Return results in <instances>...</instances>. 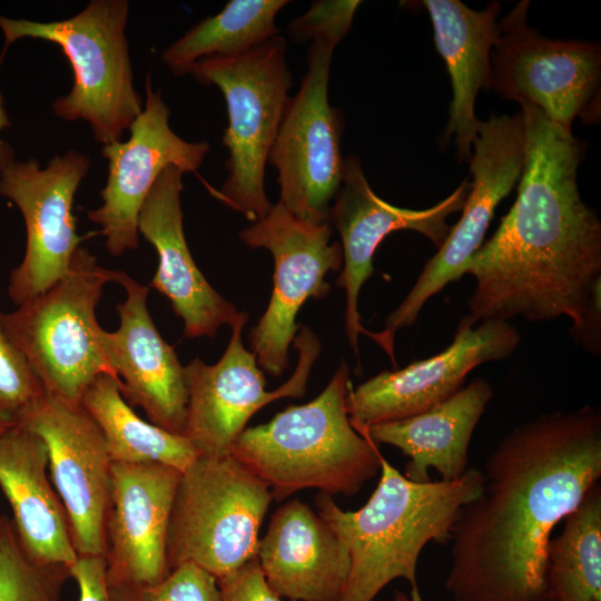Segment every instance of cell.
Wrapping results in <instances>:
<instances>
[{"mask_svg":"<svg viewBox=\"0 0 601 601\" xmlns=\"http://www.w3.org/2000/svg\"><path fill=\"white\" fill-rule=\"evenodd\" d=\"M269 486L230 454L181 473L167 532L169 572L194 563L219 580L257 556Z\"/></svg>","mask_w":601,"mask_h":601,"instance_id":"obj_8","label":"cell"},{"mask_svg":"<svg viewBox=\"0 0 601 601\" xmlns=\"http://www.w3.org/2000/svg\"><path fill=\"white\" fill-rule=\"evenodd\" d=\"M184 174L176 166L161 171L140 209L138 231L158 255L150 287L170 300L184 322V337H214L221 325L233 326L246 314L211 287L193 259L180 207Z\"/></svg>","mask_w":601,"mask_h":601,"instance_id":"obj_21","label":"cell"},{"mask_svg":"<svg viewBox=\"0 0 601 601\" xmlns=\"http://www.w3.org/2000/svg\"><path fill=\"white\" fill-rule=\"evenodd\" d=\"M519 331L509 322L485 321L476 327L459 323L452 343L442 352L396 371H383L347 394L354 428L402 420L444 402L479 365L501 361L516 349Z\"/></svg>","mask_w":601,"mask_h":601,"instance_id":"obj_18","label":"cell"},{"mask_svg":"<svg viewBox=\"0 0 601 601\" xmlns=\"http://www.w3.org/2000/svg\"><path fill=\"white\" fill-rule=\"evenodd\" d=\"M110 601H221L215 577L194 563L173 569L152 584L108 585Z\"/></svg>","mask_w":601,"mask_h":601,"instance_id":"obj_31","label":"cell"},{"mask_svg":"<svg viewBox=\"0 0 601 601\" xmlns=\"http://www.w3.org/2000/svg\"><path fill=\"white\" fill-rule=\"evenodd\" d=\"M43 440L20 425L0 433V489L6 495L20 548L41 565L75 566L73 546L63 504L49 483Z\"/></svg>","mask_w":601,"mask_h":601,"instance_id":"obj_23","label":"cell"},{"mask_svg":"<svg viewBox=\"0 0 601 601\" xmlns=\"http://www.w3.org/2000/svg\"><path fill=\"white\" fill-rule=\"evenodd\" d=\"M114 270L79 247L68 273L48 290L2 314L11 341L28 359L46 394L80 403L96 377H116L104 347L96 307ZM117 378V377H116Z\"/></svg>","mask_w":601,"mask_h":601,"instance_id":"obj_6","label":"cell"},{"mask_svg":"<svg viewBox=\"0 0 601 601\" xmlns=\"http://www.w3.org/2000/svg\"><path fill=\"white\" fill-rule=\"evenodd\" d=\"M145 90L146 101L129 127V139L101 147L108 160V178L100 191L102 205L88 211L89 220L101 227L106 248L114 256L138 247V216L161 171L168 166L196 171L210 149L206 141H186L173 131L170 110L160 90L152 88L150 75Z\"/></svg>","mask_w":601,"mask_h":601,"instance_id":"obj_16","label":"cell"},{"mask_svg":"<svg viewBox=\"0 0 601 601\" xmlns=\"http://www.w3.org/2000/svg\"><path fill=\"white\" fill-rule=\"evenodd\" d=\"M45 395L28 359L8 336L0 312V418L19 423Z\"/></svg>","mask_w":601,"mask_h":601,"instance_id":"obj_30","label":"cell"},{"mask_svg":"<svg viewBox=\"0 0 601 601\" xmlns=\"http://www.w3.org/2000/svg\"><path fill=\"white\" fill-rule=\"evenodd\" d=\"M14 425L47 445L48 467L78 556L106 558L112 462L96 422L80 403L46 394Z\"/></svg>","mask_w":601,"mask_h":601,"instance_id":"obj_15","label":"cell"},{"mask_svg":"<svg viewBox=\"0 0 601 601\" xmlns=\"http://www.w3.org/2000/svg\"><path fill=\"white\" fill-rule=\"evenodd\" d=\"M345 363L324 391L303 405H289L269 422L246 427L230 455L280 501L304 489L352 496L380 471L381 452L352 425Z\"/></svg>","mask_w":601,"mask_h":601,"instance_id":"obj_4","label":"cell"},{"mask_svg":"<svg viewBox=\"0 0 601 601\" xmlns=\"http://www.w3.org/2000/svg\"><path fill=\"white\" fill-rule=\"evenodd\" d=\"M79 588L78 601H110L106 579V558L78 556L71 569Z\"/></svg>","mask_w":601,"mask_h":601,"instance_id":"obj_34","label":"cell"},{"mask_svg":"<svg viewBox=\"0 0 601 601\" xmlns=\"http://www.w3.org/2000/svg\"><path fill=\"white\" fill-rule=\"evenodd\" d=\"M529 1L499 22L491 51L489 89L530 105L572 131L577 118L600 119L601 48L587 41L551 40L526 23Z\"/></svg>","mask_w":601,"mask_h":601,"instance_id":"obj_9","label":"cell"},{"mask_svg":"<svg viewBox=\"0 0 601 601\" xmlns=\"http://www.w3.org/2000/svg\"><path fill=\"white\" fill-rule=\"evenodd\" d=\"M128 17L127 0H92L73 17L51 22L0 16L4 37L0 65L19 39L58 45L70 62L73 85L68 95L53 101V112L68 121L89 122L101 145L119 141L144 108L134 86L126 38Z\"/></svg>","mask_w":601,"mask_h":601,"instance_id":"obj_5","label":"cell"},{"mask_svg":"<svg viewBox=\"0 0 601 601\" xmlns=\"http://www.w3.org/2000/svg\"><path fill=\"white\" fill-rule=\"evenodd\" d=\"M492 397L490 383L476 378L420 414L355 430L406 455L410 461L404 475L408 480L428 482L430 469H434L441 481H456L467 471L470 442Z\"/></svg>","mask_w":601,"mask_h":601,"instance_id":"obj_24","label":"cell"},{"mask_svg":"<svg viewBox=\"0 0 601 601\" xmlns=\"http://www.w3.org/2000/svg\"><path fill=\"white\" fill-rule=\"evenodd\" d=\"M114 282L125 288L126 299L116 306L118 329L104 332V347L120 393L130 406H140L150 423L183 435L188 402L184 366L152 322L149 287L120 270H114Z\"/></svg>","mask_w":601,"mask_h":601,"instance_id":"obj_20","label":"cell"},{"mask_svg":"<svg viewBox=\"0 0 601 601\" xmlns=\"http://www.w3.org/2000/svg\"><path fill=\"white\" fill-rule=\"evenodd\" d=\"M247 321L245 315L231 326V338L216 364L208 365L195 358L184 366L188 402L183 435L199 456L229 455L235 441L258 410L282 397L303 396L312 366L319 355L318 338L302 326L294 338L298 351L295 372L280 387L268 392L255 355L242 341Z\"/></svg>","mask_w":601,"mask_h":601,"instance_id":"obj_14","label":"cell"},{"mask_svg":"<svg viewBox=\"0 0 601 601\" xmlns=\"http://www.w3.org/2000/svg\"><path fill=\"white\" fill-rule=\"evenodd\" d=\"M89 168L88 156L76 150L56 155L41 168L36 159L16 160L7 141L0 148V196L17 205L27 229L24 258L8 287L16 305L45 293L68 273L82 240L73 198Z\"/></svg>","mask_w":601,"mask_h":601,"instance_id":"obj_12","label":"cell"},{"mask_svg":"<svg viewBox=\"0 0 601 601\" xmlns=\"http://www.w3.org/2000/svg\"><path fill=\"white\" fill-rule=\"evenodd\" d=\"M71 570L30 561L19 545L11 520L0 516V601H60Z\"/></svg>","mask_w":601,"mask_h":601,"instance_id":"obj_29","label":"cell"},{"mask_svg":"<svg viewBox=\"0 0 601 601\" xmlns=\"http://www.w3.org/2000/svg\"><path fill=\"white\" fill-rule=\"evenodd\" d=\"M434 29V42L442 56L452 85L450 119L444 139L454 136L457 157H472L479 119L475 99L480 89H489L490 59L499 36L501 4L491 1L483 10H473L459 0H425Z\"/></svg>","mask_w":601,"mask_h":601,"instance_id":"obj_25","label":"cell"},{"mask_svg":"<svg viewBox=\"0 0 601 601\" xmlns=\"http://www.w3.org/2000/svg\"><path fill=\"white\" fill-rule=\"evenodd\" d=\"M286 51L285 38L276 36L242 56L203 59L189 72L225 97L228 127L223 144L228 158L220 199L254 223L273 207L265 191V167L289 99Z\"/></svg>","mask_w":601,"mask_h":601,"instance_id":"obj_7","label":"cell"},{"mask_svg":"<svg viewBox=\"0 0 601 601\" xmlns=\"http://www.w3.org/2000/svg\"><path fill=\"white\" fill-rule=\"evenodd\" d=\"M482 474L481 493L451 531L445 589L452 601H541L552 531L601 477L600 410L584 405L518 425Z\"/></svg>","mask_w":601,"mask_h":601,"instance_id":"obj_1","label":"cell"},{"mask_svg":"<svg viewBox=\"0 0 601 601\" xmlns=\"http://www.w3.org/2000/svg\"><path fill=\"white\" fill-rule=\"evenodd\" d=\"M473 148L470 159L473 180L461 218L425 264L404 300L387 316L385 328L374 332L372 339L385 349L394 365L395 333L412 326L432 296L466 274L469 260L482 246L496 206L520 179L525 157L521 111L479 120Z\"/></svg>","mask_w":601,"mask_h":601,"instance_id":"obj_10","label":"cell"},{"mask_svg":"<svg viewBox=\"0 0 601 601\" xmlns=\"http://www.w3.org/2000/svg\"><path fill=\"white\" fill-rule=\"evenodd\" d=\"M381 479L366 504L342 510L319 492L317 514L345 543L351 569L339 601H373L393 580L405 579L411 601H424L417 562L428 542L447 543L461 508L482 491L483 474L467 469L456 481L408 480L382 454Z\"/></svg>","mask_w":601,"mask_h":601,"instance_id":"obj_3","label":"cell"},{"mask_svg":"<svg viewBox=\"0 0 601 601\" xmlns=\"http://www.w3.org/2000/svg\"><path fill=\"white\" fill-rule=\"evenodd\" d=\"M466 179L445 199L425 209L393 206L370 187L361 160L355 155L344 158L339 190L333 200L328 221L339 233L344 269L336 283L346 292L345 335L358 356V335L371 337L358 313V295L373 275V257L383 239L395 230H414L440 248L450 233L447 217L462 211L470 193Z\"/></svg>","mask_w":601,"mask_h":601,"instance_id":"obj_17","label":"cell"},{"mask_svg":"<svg viewBox=\"0 0 601 601\" xmlns=\"http://www.w3.org/2000/svg\"><path fill=\"white\" fill-rule=\"evenodd\" d=\"M10 126V120H9V117L6 112V109L3 107V97L2 95L0 93V132L8 128ZM4 141H2L0 139V146L3 144Z\"/></svg>","mask_w":601,"mask_h":601,"instance_id":"obj_35","label":"cell"},{"mask_svg":"<svg viewBox=\"0 0 601 601\" xmlns=\"http://www.w3.org/2000/svg\"><path fill=\"white\" fill-rule=\"evenodd\" d=\"M329 221L298 219L279 201L260 220L239 233L252 248H266L274 258V287L267 309L249 333L252 353L263 371L280 376L288 367V347L294 341L296 315L309 298H324L331 290L329 270H339L343 250L329 243Z\"/></svg>","mask_w":601,"mask_h":601,"instance_id":"obj_13","label":"cell"},{"mask_svg":"<svg viewBox=\"0 0 601 601\" xmlns=\"http://www.w3.org/2000/svg\"><path fill=\"white\" fill-rule=\"evenodd\" d=\"M336 45L312 41L307 72L288 99L268 161L278 171L279 203L298 219L327 223L344 171L343 112L328 101V80Z\"/></svg>","mask_w":601,"mask_h":601,"instance_id":"obj_11","label":"cell"},{"mask_svg":"<svg viewBox=\"0 0 601 601\" xmlns=\"http://www.w3.org/2000/svg\"><path fill=\"white\" fill-rule=\"evenodd\" d=\"M359 4L357 0L315 1L307 12L288 24L287 33L296 42L324 38L337 46L347 33Z\"/></svg>","mask_w":601,"mask_h":601,"instance_id":"obj_32","label":"cell"},{"mask_svg":"<svg viewBox=\"0 0 601 601\" xmlns=\"http://www.w3.org/2000/svg\"><path fill=\"white\" fill-rule=\"evenodd\" d=\"M217 583L221 601H283L268 585L257 556L217 580Z\"/></svg>","mask_w":601,"mask_h":601,"instance_id":"obj_33","label":"cell"},{"mask_svg":"<svg viewBox=\"0 0 601 601\" xmlns=\"http://www.w3.org/2000/svg\"><path fill=\"white\" fill-rule=\"evenodd\" d=\"M287 0H231L215 16L208 17L173 42L161 61L175 76L190 72L206 58L242 56L279 36L277 13Z\"/></svg>","mask_w":601,"mask_h":601,"instance_id":"obj_27","label":"cell"},{"mask_svg":"<svg viewBox=\"0 0 601 601\" xmlns=\"http://www.w3.org/2000/svg\"><path fill=\"white\" fill-rule=\"evenodd\" d=\"M10 425H11V424H9V423H7V422H4V421H2V420L0 418V433L3 432V431H4L8 426H10Z\"/></svg>","mask_w":601,"mask_h":601,"instance_id":"obj_37","label":"cell"},{"mask_svg":"<svg viewBox=\"0 0 601 601\" xmlns=\"http://www.w3.org/2000/svg\"><path fill=\"white\" fill-rule=\"evenodd\" d=\"M181 472L160 463H111L106 518L108 585L152 584L168 573L166 543Z\"/></svg>","mask_w":601,"mask_h":601,"instance_id":"obj_19","label":"cell"},{"mask_svg":"<svg viewBox=\"0 0 601 601\" xmlns=\"http://www.w3.org/2000/svg\"><path fill=\"white\" fill-rule=\"evenodd\" d=\"M541 601H554V600H552V599H550V598H545V599H543V600H541Z\"/></svg>","mask_w":601,"mask_h":601,"instance_id":"obj_38","label":"cell"},{"mask_svg":"<svg viewBox=\"0 0 601 601\" xmlns=\"http://www.w3.org/2000/svg\"><path fill=\"white\" fill-rule=\"evenodd\" d=\"M257 560L268 585L295 601H339L351 569L345 543L299 500L273 514Z\"/></svg>","mask_w":601,"mask_h":601,"instance_id":"obj_22","label":"cell"},{"mask_svg":"<svg viewBox=\"0 0 601 601\" xmlns=\"http://www.w3.org/2000/svg\"><path fill=\"white\" fill-rule=\"evenodd\" d=\"M80 404L101 431L111 462L160 463L183 473L199 456L186 436L139 417L122 397L119 381L112 375L96 377Z\"/></svg>","mask_w":601,"mask_h":601,"instance_id":"obj_26","label":"cell"},{"mask_svg":"<svg viewBox=\"0 0 601 601\" xmlns=\"http://www.w3.org/2000/svg\"><path fill=\"white\" fill-rule=\"evenodd\" d=\"M393 601H411V600H410V597L406 595L404 592L398 591L395 593Z\"/></svg>","mask_w":601,"mask_h":601,"instance_id":"obj_36","label":"cell"},{"mask_svg":"<svg viewBox=\"0 0 601 601\" xmlns=\"http://www.w3.org/2000/svg\"><path fill=\"white\" fill-rule=\"evenodd\" d=\"M549 542L545 581L554 601H601V485L592 486Z\"/></svg>","mask_w":601,"mask_h":601,"instance_id":"obj_28","label":"cell"},{"mask_svg":"<svg viewBox=\"0 0 601 601\" xmlns=\"http://www.w3.org/2000/svg\"><path fill=\"white\" fill-rule=\"evenodd\" d=\"M525 157L518 197L470 258L475 279L460 323L569 318L572 336L601 286V221L581 198L584 144L541 110L521 105Z\"/></svg>","mask_w":601,"mask_h":601,"instance_id":"obj_2","label":"cell"}]
</instances>
